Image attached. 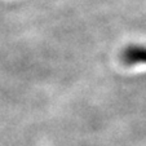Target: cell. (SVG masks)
<instances>
[{
    "mask_svg": "<svg viewBox=\"0 0 146 146\" xmlns=\"http://www.w3.org/2000/svg\"><path fill=\"white\" fill-rule=\"evenodd\" d=\"M120 61L125 66L146 65V45L129 44L120 52Z\"/></svg>",
    "mask_w": 146,
    "mask_h": 146,
    "instance_id": "1",
    "label": "cell"
}]
</instances>
